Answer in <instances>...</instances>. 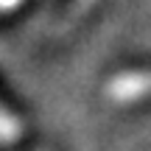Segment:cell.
<instances>
[{
  "mask_svg": "<svg viewBox=\"0 0 151 151\" xmlns=\"http://www.w3.org/2000/svg\"><path fill=\"white\" fill-rule=\"evenodd\" d=\"M22 0H0V11H11V9H17Z\"/></svg>",
  "mask_w": 151,
  "mask_h": 151,
  "instance_id": "3957f363",
  "label": "cell"
},
{
  "mask_svg": "<svg viewBox=\"0 0 151 151\" xmlns=\"http://www.w3.org/2000/svg\"><path fill=\"white\" fill-rule=\"evenodd\" d=\"M151 90V76H123V78H118L115 81V87H112V92H118L115 98H137V92H146Z\"/></svg>",
  "mask_w": 151,
  "mask_h": 151,
  "instance_id": "6da1fadb",
  "label": "cell"
},
{
  "mask_svg": "<svg viewBox=\"0 0 151 151\" xmlns=\"http://www.w3.org/2000/svg\"><path fill=\"white\" fill-rule=\"evenodd\" d=\"M17 137H20V123H17V120L0 106V143L9 146V143H14Z\"/></svg>",
  "mask_w": 151,
  "mask_h": 151,
  "instance_id": "7a4b0ae2",
  "label": "cell"
}]
</instances>
